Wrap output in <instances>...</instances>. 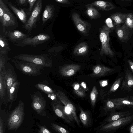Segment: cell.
<instances>
[{"label":"cell","instance_id":"1","mask_svg":"<svg viewBox=\"0 0 133 133\" xmlns=\"http://www.w3.org/2000/svg\"><path fill=\"white\" fill-rule=\"evenodd\" d=\"M14 59L11 60L16 68L24 74L35 76L40 74L45 67L25 61Z\"/></svg>","mask_w":133,"mask_h":133},{"label":"cell","instance_id":"2","mask_svg":"<svg viewBox=\"0 0 133 133\" xmlns=\"http://www.w3.org/2000/svg\"><path fill=\"white\" fill-rule=\"evenodd\" d=\"M13 58L32 63L44 67L51 68L52 66L51 58L46 54L41 55L20 54Z\"/></svg>","mask_w":133,"mask_h":133},{"label":"cell","instance_id":"3","mask_svg":"<svg viewBox=\"0 0 133 133\" xmlns=\"http://www.w3.org/2000/svg\"><path fill=\"white\" fill-rule=\"evenodd\" d=\"M24 103L20 100L9 118L8 125L10 130H16L21 126L24 117Z\"/></svg>","mask_w":133,"mask_h":133},{"label":"cell","instance_id":"4","mask_svg":"<svg viewBox=\"0 0 133 133\" xmlns=\"http://www.w3.org/2000/svg\"><path fill=\"white\" fill-rule=\"evenodd\" d=\"M111 29L107 25H105L100 29L99 37L101 44V47L100 52L101 56L104 55L112 57L114 53L111 49L109 44V34Z\"/></svg>","mask_w":133,"mask_h":133},{"label":"cell","instance_id":"5","mask_svg":"<svg viewBox=\"0 0 133 133\" xmlns=\"http://www.w3.org/2000/svg\"><path fill=\"white\" fill-rule=\"evenodd\" d=\"M42 6V0H38L30 17L23 25V28L27 31L29 35H30L32 29L35 27Z\"/></svg>","mask_w":133,"mask_h":133},{"label":"cell","instance_id":"6","mask_svg":"<svg viewBox=\"0 0 133 133\" xmlns=\"http://www.w3.org/2000/svg\"><path fill=\"white\" fill-rule=\"evenodd\" d=\"M133 120V115L125 117L103 125L100 128V130L106 132L115 131L128 124Z\"/></svg>","mask_w":133,"mask_h":133},{"label":"cell","instance_id":"7","mask_svg":"<svg viewBox=\"0 0 133 133\" xmlns=\"http://www.w3.org/2000/svg\"><path fill=\"white\" fill-rule=\"evenodd\" d=\"M50 37L45 34H40L33 37H28L16 44L17 46L23 47L31 45L35 47L49 39Z\"/></svg>","mask_w":133,"mask_h":133},{"label":"cell","instance_id":"8","mask_svg":"<svg viewBox=\"0 0 133 133\" xmlns=\"http://www.w3.org/2000/svg\"><path fill=\"white\" fill-rule=\"evenodd\" d=\"M57 98L60 101L70 110L72 113L75 121L77 125L80 126L79 121L76 112V109L74 105L70 101L65 94L63 91L58 90L56 92Z\"/></svg>","mask_w":133,"mask_h":133},{"label":"cell","instance_id":"9","mask_svg":"<svg viewBox=\"0 0 133 133\" xmlns=\"http://www.w3.org/2000/svg\"><path fill=\"white\" fill-rule=\"evenodd\" d=\"M71 17L77 30L83 34H87L90 28V24L87 22L83 20L79 15L77 13H73Z\"/></svg>","mask_w":133,"mask_h":133},{"label":"cell","instance_id":"10","mask_svg":"<svg viewBox=\"0 0 133 133\" xmlns=\"http://www.w3.org/2000/svg\"><path fill=\"white\" fill-rule=\"evenodd\" d=\"M32 101L31 106L33 109L38 114H41L45 108L46 102L43 98L34 94L32 96Z\"/></svg>","mask_w":133,"mask_h":133},{"label":"cell","instance_id":"11","mask_svg":"<svg viewBox=\"0 0 133 133\" xmlns=\"http://www.w3.org/2000/svg\"><path fill=\"white\" fill-rule=\"evenodd\" d=\"M30 35L25 34L18 30L5 31L4 36L11 42L18 43L29 37Z\"/></svg>","mask_w":133,"mask_h":133},{"label":"cell","instance_id":"12","mask_svg":"<svg viewBox=\"0 0 133 133\" xmlns=\"http://www.w3.org/2000/svg\"><path fill=\"white\" fill-rule=\"evenodd\" d=\"M114 70V69L98 64L93 67V72L90 76L92 77H102L108 75Z\"/></svg>","mask_w":133,"mask_h":133},{"label":"cell","instance_id":"13","mask_svg":"<svg viewBox=\"0 0 133 133\" xmlns=\"http://www.w3.org/2000/svg\"><path fill=\"white\" fill-rule=\"evenodd\" d=\"M130 29L124 23L122 25H116L115 31L119 39L122 42H124L128 39Z\"/></svg>","mask_w":133,"mask_h":133},{"label":"cell","instance_id":"14","mask_svg":"<svg viewBox=\"0 0 133 133\" xmlns=\"http://www.w3.org/2000/svg\"><path fill=\"white\" fill-rule=\"evenodd\" d=\"M81 66L77 64H72L65 65L60 70V73L62 76L69 77L73 75L80 69Z\"/></svg>","mask_w":133,"mask_h":133},{"label":"cell","instance_id":"15","mask_svg":"<svg viewBox=\"0 0 133 133\" xmlns=\"http://www.w3.org/2000/svg\"><path fill=\"white\" fill-rule=\"evenodd\" d=\"M133 88V75L127 69L125 72V78L123 81L121 89L128 92L130 91Z\"/></svg>","mask_w":133,"mask_h":133},{"label":"cell","instance_id":"16","mask_svg":"<svg viewBox=\"0 0 133 133\" xmlns=\"http://www.w3.org/2000/svg\"><path fill=\"white\" fill-rule=\"evenodd\" d=\"M88 5L104 11H109L115 8L114 5L111 3L102 0L96 1Z\"/></svg>","mask_w":133,"mask_h":133},{"label":"cell","instance_id":"17","mask_svg":"<svg viewBox=\"0 0 133 133\" xmlns=\"http://www.w3.org/2000/svg\"><path fill=\"white\" fill-rule=\"evenodd\" d=\"M6 83L7 93L9 95L10 89L14 83L16 81V76L14 73L10 70H6L4 68L2 70Z\"/></svg>","mask_w":133,"mask_h":133},{"label":"cell","instance_id":"18","mask_svg":"<svg viewBox=\"0 0 133 133\" xmlns=\"http://www.w3.org/2000/svg\"><path fill=\"white\" fill-rule=\"evenodd\" d=\"M0 22L4 32H5L6 27L14 25L16 23L15 19L10 11L4 14L2 20Z\"/></svg>","mask_w":133,"mask_h":133},{"label":"cell","instance_id":"19","mask_svg":"<svg viewBox=\"0 0 133 133\" xmlns=\"http://www.w3.org/2000/svg\"><path fill=\"white\" fill-rule=\"evenodd\" d=\"M128 15V14L115 13L111 14L110 17L113 21L114 24L116 25L124 23Z\"/></svg>","mask_w":133,"mask_h":133},{"label":"cell","instance_id":"20","mask_svg":"<svg viewBox=\"0 0 133 133\" xmlns=\"http://www.w3.org/2000/svg\"><path fill=\"white\" fill-rule=\"evenodd\" d=\"M52 108L56 115L63 119L66 122L69 124L71 121L66 117L63 110L62 105L59 103H55L52 104Z\"/></svg>","mask_w":133,"mask_h":133},{"label":"cell","instance_id":"21","mask_svg":"<svg viewBox=\"0 0 133 133\" xmlns=\"http://www.w3.org/2000/svg\"><path fill=\"white\" fill-rule=\"evenodd\" d=\"M20 83L16 81L11 87L8 96V100L10 102L15 101L17 97V94Z\"/></svg>","mask_w":133,"mask_h":133},{"label":"cell","instance_id":"22","mask_svg":"<svg viewBox=\"0 0 133 133\" xmlns=\"http://www.w3.org/2000/svg\"><path fill=\"white\" fill-rule=\"evenodd\" d=\"M111 112L110 115L105 120L106 122L109 123L131 115V113L129 111L121 112L111 111Z\"/></svg>","mask_w":133,"mask_h":133},{"label":"cell","instance_id":"23","mask_svg":"<svg viewBox=\"0 0 133 133\" xmlns=\"http://www.w3.org/2000/svg\"><path fill=\"white\" fill-rule=\"evenodd\" d=\"M11 51L8 39L5 36H0V53L5 55Z\"/></svg>","mask_w":133,"mask_h":133},{"label":"cell","instance_id":"24","mask_svg":"<svg viewBox=\"0 0 133 133\" xmlns=\"http://www.w3.org/2000/svg\"><path fill=\"white\" fill-rule=\"evenodd\" d=\"M55 8L53 5H47L43 12L42 17L43 24L53 16Z\"/></svg>","mask_w":133,"mask_h":133},{"label":"cell","instance_id":"25","mask_svg":"<svg viewBox=\"0 0 133 133\" xmlns=\"http://www.w3.org/2000/svg\"><path fill=\"white\" fill-rule=\"evenodd\" d=\"M88 51V47L85 42L79 43L75 48L73 54L76 56H81L86 54Z\"/></svg>","mask_w":133,"mask_h":133},{"label":"cell","instance_id":"26","mask_svg":"<svg viewBox=\"0 0 133 133\" xmlns=\"http://www.w3.org/2000/svg\"><path fill=\"white\" fill-rule=\"evenodd\" d=\"M9 5L20 20L25 24L26 22L27 19L26 15L24 10L22 9H18L11 4H9Z\"/></svg>","mask_w":133,"mask_h":133},{"label":"cell","instance_id":"27","mask_svg":"<svg viewBox=\"0 0 133 133\" xmlns=\"http://www.w3.org/2000/svg\"><path fill=\"white\" fill-rule=\"evenodd\" d=\"M7 87L4 73L2 70L0 72V98L2 99L5 97Z\"/></svg>","mask_w":133,"mask_h":133},{"label":"cell","instance_id":"28","mask_svg":"<svg viewBox=\"0 0 133 133\" xmlns=\"http://www.w3.org/2000/svg\"><path fill=\"white\" fill-rule=\"evenodd\" d=\"M79 108L80 111L79 115L80 119L84 126L88 127L91 123L89 114L87 112L83 110L80 106Z\"/></svg>","mask_w":133,"mask_h":133},{"label":"cell","instance_id":"29","mask_svg":"<svg viewBox=\"0 0 133 133\" xmlns=\"http://www.w3.org/2000/svg\"><path fill=\"white\" fill-rule=\"evenodd\" d=\"M86 13L87 15L91 19H96L101 17V15L98 10L94 7L87 5Z\"/></svg>","mask_w":133,"mask_h":133},{"label":"cell","instance_id":"30","mask_svg":"<svg viewBox=\"0 0 133 133\" xmlns=\"http://www.w3.org/2000/svg\"><path fill=\"white\" fill-rule=\"evenodd\" d=\"M116 105L123 106H133V100L126 98L111 99Z\"/></svg>","mask_w":133,"mask_h":133},{"label":"cell","instance_id":"31","mask_svg":"<svg viewBox=\"0 0 133 133\" xmlns=\"http://www.w3.org/2000/svg\"><path fill=\"white\" fill-rule=\"evenodd\" d=\"M36 86L37 89L47 94L48 96L56 94V92L55 93L52 89L48 85L42 83H38L36 84Z\"/></svg>","mask_w":133,"mask_h":133},{"label":"cell","instance_id":"32","mask_svg":"<svg viewBox=\"0 0 133 133\" xmlns=\"http://www.w3.org/2000/svg\"><path fill=\"white\" fill-rule=\"evenodd\" d=\"M124 107V106L116 105L110 99L106 102L104 109L106 111H108L110 110H114L116 109L123 108Z\"/></svg>","mask_w":133,"mask_h":133},{"label":"cell","instance_id":"33","mask_svg":"<svg viewBox=\"0 0 133 133\" xmlns=\"http://www.w3.org/2000/svg\"><path fill=\"white\" fill-rule=\"evenodd\" d=\"M123 78V77H119L115 81L109 90L106 94V95H108L117 90L121 84Z\"/></svg>","mask_w":133,"mask_h":133},{"label":"cell","instance_id":"34","mask_svg":"<svg viewBox=\"0 0 133 133\" xmlns=\"http://www.w3.org/2000/svg\"><path fill=\"white\" fill-rule=\"evenodd\" d=\"M74 92L78 96L83 97L85 95V91L82 89L81 84L78 83H74L72 85Z\"/></svg>","mask_w":133,"mask_h":133},{"label":"cell","instance_id":"35","mask_svg":"<svg viewBox=\"0 0 133 133\" xmlns=\"http://www.w3.org/2000/svg\"><path fill=\"white\" fill-rule=\"evenodd\" d=\"M98 93L96 87L94 86L92 89L90 95L91 103L92 107L95 105Z\"/></svg>","mask_w":133,"mask_h":133},{"label":"cell","instance_id":"36","mask_svg":"<svg viewBox=\"0 0 133 133\" xmlns=\"http://www.w3.org/2000/svg\"><path fill=\"white\" fill-rule=\"evenodd\" d=\"M10 11L8 8L2 0H0V21L3 19V16L6 12Z\"/></svg>","mask_w":133,"mask_h":133},{"label":"cell","instance_id":"37","mask_svg":"<svg viewBox=\"0 0 133 133\" xmlns=\"http://www.w3.org/2000/svg\"><path fill=\"white\" fill-rule=\"evenodd\" d=\"M51 127L56 131L61 133H69V132L64 128L55 123L51 124Z\"/></svg>","mask_w":133,"mask_h":133},{"label":"cell","instance_id":"38","mask_svg":"<svg viewBox=\"0 0 133 133\" xmlns=\"http://www.w3.org/2000/svg\"><path fill=\"white\" fill-rule=\"evenodd\" d=\"M125 25L130 29L133 28V14L130 13L128 14L124 23Z\"/></svg>","mask_w":133,"mask_h":133},{"label":"cell","instance_id":"39","mask_svg":"<svg viewBox=\"0 0 133 133\" xmlns=\"http://www.w3.org/2000/svg\"><path fill=\"white\" fill-rule=\"evenodd\" d=\"M63 110L66 117L70 121L74 120L72 114L70 110L65 106L62 105Z\"/></svg>","mask_w":133,"mask_h":133},{"label":"cell","instance_id":"40","mask_svg":"<svg viewBox=\"0 0 133 133\" xmlns=\"http://www.w3.org/2000/svg\"><path fill=\"white\" fill-rule=\"evenodd\" d=\"M4 55L0 53V72L5 68L6 59Z\"/></svg>","mask_w":133,"mask_h":133},{"label":"cell","instance_id":"41","mask_svg":"<svg viewBox=\"0 0 133 133\" xmlns=\"http://www.w3.org/2000/svg\"><path fill=\"white\" fill-rule=\"evenodd\" d=\"M39 129L38 132L39 133H51L52 132L50 131L46 127L44 126L40 125Z\"/></svg>","mask_w":133,"mask_h":133},{"label":"cell","instance_id":"42","mask_svg":"<svg viewBox=\"0 0 133 133\" xmlns=\"http://www.w3.org/2000/svg\"><path fill=\"white\" fill-rule=\"evenodd\" d=\"M37 0H28V2L29 5V11H31L32 9L33 6Z\"/></svg>","mask_w":133,"mask_h":133},{"label":"cell","instance_id":"43","mask_svg":"<svg viewBox=\"0 0 133 133\" xmlns=\"http://www.w3.org/2000/svg\"><path fill=\"white\" fill-rule=\"evenodd\" d=\"M99 83L101 87H104L108 85V81L107 80H101L99 81Z\"/></svg>","mask_w":133,"mask_h":133},{"label":"cell","instance_id":"44","mask_svg":"<svg viewBox=\"0 0 133 133\" xmlns=\"http://www.w3.org/2000/svg\"><path fill=\"white\" fill-rule=\"evenodd\" d=\"M3 118L2 117H1L0 118V133H3Z\"/></svg>","mask_w":133,"mask_h":133},{"label":"cell","instance_id":"45","mask_svg":"<svg viewBox=\"0 0 133 133\" xmlns=\"http://www.w3.org/2000/svg\"><path fill=\"white\" fill-rule=\"evenodd\" d=\"M80 84L82 89L85 92L87 91L88 90V87L85 82H82Z\"/></svg>","mask_w":133,"mask_h":133},{"label":"cell","instance_id":"46","mask_svg":"<svg viewBox=\"0 0 133 133\" xmlns=\"http://www.w3.org/2000/svg\"><path fill=\"white\" fill-rule=\"evenodd\" d=\"M57 2L63 4H68L70 3V0H54Z\"/></svg>","mask_w":133,"mask_h":133},{"label":"cell","instance_id":"47","mask_svg":"<svg viewBox=\"0 0 133 133\" xmlns=\"http://www.w3.org/2000/svg\"><path fill=\"white\" fill-rule=\"evenodd\" d=\"M128 62L131 70L133 72V62L130 60L129 59L128 60Z\"/></svg>","mask_w":133,"mask_h":133},{"label":"cell","instance_id":"48","mask_svg":"<svg viewBox=\"0 0 133 133\" xmlns=\"http://www.w3.org/2000/svg\"><path fill=\"white\" fill-rule=\"evenodd\" d=\"M129 132L130 133H133V123L130 126L129 129Z\"/></svg>","mask_w":133,"mask_h":133},{"label":"cell","instance_id":"49","mask_svg":"<svg viewBox=\"0 0 133 133\" xmlns=\"http://www.w3.org/2000/svg\"><path fill=\"white\" fill-rule=\"evenodd\" d=\"M26 0H19V2L20 4H23L25 2Z\"/></svg>","mask_w":133,"mask_h":133},{"label":"cell","instance_id":"50","mask_svg":"<svg viewBox=\"0 0 133 133\" xmlns=\"http://www.w3.org/2000/svg\"><path fill=\"white\" fill-rule=\"evenodd\" d=\"M131 99L133 100V96H132V97H131Z\"/></svg>","mask_w":133,"mask_h":133}]
</instances>
